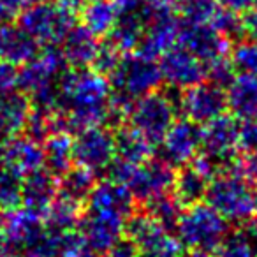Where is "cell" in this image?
Returning <instances> with one entry per match:
<instances>
[{
    "label": "cell",
    "mask_w": 257,
    "mask_h": 257,
    "mask_svg": "<svg viewBox=\"0 0 257 257\" xmlns=\"http://www.w3.org/2000/svg\"><path fill=\"white\" fill-rule=\"evenodd\" d=\"M175 229L183 248L192 255L211 257L227 238L229 222L208 203H196L180 213Z\"/></svg>",
    "instance_id": "obj_2"
},
{
    "label": "cell",
    "mask_w": 257,
    "mask_h": 257,
    "mask_svg": "<svg viewBox=\"0 0 257 257\" xmlns=\"http://www.w3.org/2000/svg\"><path fill=\"white\" fill-rule=\"evenodd\" d=\"M107 78L111 93L133 102L154 90H159L162 83L159 64H155L154 58L140 53H125Z\"/></svg>",
    "instance_id": "obj_5"
},
{
    "label": "cell",
    "mask_w": 257,
    "mask_h": 257,
    "mask_svg": "<svg viewBox=\"0 0 257 257\" xmlns=\"http://www.w3.org/2000/svg\"><path fill=\"white\" fill-rule=\"evenodd\" d=\"M44 168L53 176H60L72 166V138L69 133H53L43 141Z\"/></svg>",
    "instance_id": "obj_27"
},
{
    "label": "cell",
    "mask_w": 257,
    "mask_h": 257,
    "mask_svg": "<svg viewBox=\"0 0 257 257\" xmlns=\"http://www.w3.org/2000/svg\"><path fill=\"white\" fill-rule=\"evenodd\" d=\"M72 159L90 171H104L114 159V138L104 125L83 128L72 140Z\"/></svg>",
    "instance_id": "obj_11"
},
{
    "label": "cell",
    "mask_w": 257,
    "mask_h": 257,
    "mask_svg": "<svg viewBox=\"0 0 257 257\" xmlns=\"http://www.w3.org/2000/svg\"><path fill=\"white\" fill-rule=\"evenodd\" d=\"M231 64L238 74L257 76V41L238 39L231 48Z\"/></svg>",
    "instance_id": "obj_34"
},
{
    "label": "cell",
    "mask_w": 257,
    "mask_h": 257,
    "mask_svg": "<svg viewBox=\"0 0 257 257\" xmlns=\"http://www.w3.org/2000/svg\"><path fill=\"white\" fill-rule=\"evenodd\" d=\"M81 204L57 196L53 203H51L50 210L44 215V220H46L44 225H46V229L55 232L74 231L78 227L79 220H81Z\"/></svg>",
    "instance_id": "obj_31"
},
{
    "label": "cell",
    "mask_w": 257,
    "mask_h": 257,
    "mask_svg": "<svg viewBox=\"0 0 257 257\" xmlns=\"http://www.w3.org/2000/svg\"><path fill=\"white\" fill-rule=\"evenodd\" d=\"M217 257H257V252L253 248L246 232H229L227 238L220 245Z\"/></svg>",
    "instance_id": "obj_37"
},
{
    "label": "cell",
    "mask_w": 257,
    "mask_h": 257,
    "mask_svg": "<svg viewBox=\"0 0 257 257\" xmlns=\"http://www.w3.org/2000/svg\"><path fill=\"white\" fill-rule=\"evenodd\" d=\"M204 199L227 222H245L257 215V187L239 173L225 169L208 182Z\"/></svg>",
    "instance_id": "obj_3"
},
{
    "label": "cell",
    "mask_w": 257,
    "mask_h": 257,
    "mask_svg": "<svg viewBox=\"0 0 257 257\" xmlns=\"http://www.w3.org/2000/svg\"><path fill=\"white\" fill-rule=\"evenodd\" d=\"M201 133L199 123L189 118H176L166 136L162 138V157L171 166H185L199 154L201 150Z\"/></svg>",
    "instance_id": "obj_15"
},
{
    "label": "cell",
    "mask_w": 257,
    "mask_h": 257,
    "mask_svg": "<svg viewBox=\"0 0 257 257\" xmlns=\"http://www.w3.org/2000/svg\"><path fill=\"white\" fill-rule=\"evenodd\" d=\"M64 2H67V4L72 6V8H78V6L88 4V2H92V0H64Z\"/></svg>",
    "instance_id": "obj_50"
},
{
    "label": "cell",
    "mask_w": 257,
    "mask_h": 257,
    "mask_svg": "<svg viewBox=\"0 0 257 257\" xmlns=\"http://www.w3.org/2000/svg\"><path fill=\"white\" fill-rule=\"evenodd\" d=\"M180 25L182 22L173 11V6L152 4L150 16H148L143 37H141V43L136 51L143 57L155 60L164 51L175 46V43L178 41Z\"/></svg>",
    "instance_id": "obj_9"
},
{
    "label": "cell",
    "mask_w": 257,
    "mask_h": 257,
    "mask_svg": "<svg viewBox=\"0 0 257 257\" xmlns=\"http://www.w3.org/2000/svg\"><path fill=\"white\" fill-rule=\"evenodd\" d=\"M30 111L32 102L27 93L13 90L0 97V133L4 134L6 140L25 131Z\"/></svg>",
    "instance_id": "obj_25"
},
{
    "label": "cell",
    "mask_w": 257,
    "mask_h": 257,
    "mask_svg": "<svg viewBox=\"0 0 257 257\" xmlns=\"http://www.w3.org/2000/svg\"><path fill=\"white\" fill-rule=\"evenodd\" d=\"M95 173L83 166L69 168L64 175H60L58 180V196L65 197L69 201H74L78 204H83L88 199L90 192L95 187Z\"/></svg>",
    "instance_id": "obj_29"
},
{
    "label": "cell",
    "mask_w": 257,
    "mask_h": 257,
    "mask_svg": "<svg viewBox=\"0 0 257 257\" xmlns=\"http://www.w3.org/2000/svg\"><path fill=\"white\" fill-rule=\"evenodd\" d=\"M104 257H140V253H138L136 246L125 238V241L120 239L116 245L111 246V248L104 253Z\"/></svg>",
    "instance_id": "obj_43"
},
{
    "label": "cell",
    "mask_w": 257,
    "mask_h": 257,
    "mask_svg": "<svg viewBox=\"0 0 257 257\" xmlns=\"http://www.w3.org/2000/svg\"><path fill=\"white\" fill-rule=\"evenodd\" d=\"M217 2L220 8L234 11V13H238V15L248 11V9L253 8V4H255V0H217Z\"/></svg>",
    "instance_id": "obj_45"
},
{
    "label": "cell",
    "mask_w": 257,
    "mask_h": 257,
    "mask_svg": "<svg viewBox=\"0 0 257 257\" xmlns=\"http://www.w3.org/2000/svg\"><path fill=\"white\" fill-rule=\"evenodd\" d=\"M239 148L246 154L257 152V120L243 121V127H239Z\"/></svg>",
    "instance_id": "obj_42"
},
{
    "label": "cell",
    "mask_w": 257,
    "mask_h": 257,
    "mask_svg": "<svg viewBox=\"0 0 257 257\" xmlns=\"http://www.w3.org/2000/svg\"><path fill=\"white\" fill-rule=\"evenodd\" d=\"M23 178L0 162V210L13 211L22 206Z\"/></svg>",
    "instance_id": "obj_33"
},
{
    "label": "cell",
    "mask_w": 257,
    "mask_h": 257,
    "mask_svg": "<svg viewBox=\"0 0 257 257\" xmlns=\"http://www.w3.org/2000/svg\"><path fill=\"white\" fill-rule=\"evenodd\" d=\"M58 196V182L46 169H37L22 182V206L27 211L44 218L51 203Z\"/></svg>",
    "instance_id": "obj_19"
},
{
    "label": "cell",
    "mask_w": 257,
    "mask_h": 257,
    "mask_svg": "<svg viewBox=\"0 0 257 257\" xmlns=\"http://www.w3.org/2000/svg\"><path fill=\"white\" fill-rule=\"evenodd\" d=\"M44 231H46V225L43 224V218L27 211L25 208L22 210L16 208L13 211H8L6 215L0 238L25 252L32 243H36L43 236Z\"/></svg>",
    "instance_id": "obj_20"
},
{
    "label": "cell",
    "mask_w": 257,
    "mask_h": 257,
    "mask_svg": "<svg viewBox=\"0 0 257 257\" xmlns=\"http://www.w3.org/2000/svg\"><path fill=\"white\" fill-rule=\"evenodd\" d=\"M86 201H88V210H109L128 217L134 211L136 199L127 189V185L113 180H102L95 183Z\"/></svg>",
    "instance_id": "obj_22"
},
{
    "label": "cell",
    "mask_w": 257,
    "mask_h": 257,
    "mask_svg": "<svg viewBox=\"0 0 257 257\" xmlns=\"http://www.w3.org/2000/svg\"><path fill=\"white\" fill-rule=\"evenodd\" d=\"M113 138L114 157L120 159V161L131 162V164H143L148 159H152L154 145L133 125L121 123Z\"/></svg>",
    "instance_id": "obj_26"
},
{
    "label": "cell",
    "mask_w": 257,
    "mask_h": 257,
    "mask_svg": "<svg viewBox=\"0 0 257 257\" xmlns=\"http://www.w3.org/2000/svg\"><path fill=\"white\" fill-rule=\"evenodd\" d=\"M241 23H243V36H248L250 39L257 41V6L243 13Z\"/></svg>",
    "instance_id": "obj_44"
},
{
    "label": "cell",
    "mask_w": 257,
    "mask_h": 257,
    "mask_svg": "<svg viewBox=\"0 0 257 257\" xmlns=\"http://www.w3.org/2000/svg\"><path fill=\"white\" fill-rule=\"evenodd\" d=\"M99 255H100V253L93 252L92 248H88V246L85 245V246H83V248H81V252H79L76 257H99Z\"/></svg>",
    "instance_id": "obj_48"
},
{
    "label": "cell",
    "mask_w": 257,
    "mask_h": 257,
    "mask_svg": "<svg viewBox=\"0 0 257 257\" xmlns=\"http://www.w3.org/2000/svg\"><path fill=\"white\" fill-rule=\"evenodd\" d=\"M147 204V213H150L155 220L159 222L161 225H164L166 229H175L176 222H178V217L182 213L183 206L176 201V197L173 194L166 192L161 194V196L150 199Z\"/></svg>",
    "instance_id": "obj_32"
},
{
    "label": "cell",
    "mask_w": 257,
    "mask_h": 257,
    "mask_svg": "<svg viewBox=\"0 0 257 257\" xmlns=\"http://www.w3.org/2000/svg\"><path fill=\"white\" fill-rule=\"evenodd\" d=\"M18 88V69L15 64L0 60V95Z\"/></svg>",
    "instance_id": "obj_41"
},
{
    "label": "cell",
    "mask_w": 257,
    "mask_h": 257,
    "mask_svg": "<svg viewBox=\"0 0 257 257\" xmlns=\"http://www.w3.org/2000/svg\"><path fill=\"white\" fill-rule=\"evenodd\" d=\"M178 106L189 120L204 125L227 111V97L224 88L210 81H201L185 88L178 99Z\"/></svg>",
    "instance_id": "obj_13"
},
{
    "label": "cell",
    "mask_w": 257,
    "mask_h": 257,
    "mask_svg": "<svg viewBox=\"0 0 257 257\" xmlns=\"http://www.w3.org/2000/svg\"><path fill=\"white\" fill-rule=\"evenodd\" d=\"M255 6H257V0H255Z\"/></svg>",
    "instance_id": "obj_53"
},
{
    "label": "cell",
    "mask_w": 257,
    "mask_h": 257,
    "mask_svg": "<svg viewBox=\"0 0 257 257\" xmlns=\"http://www.w3.org/2000/svg\"><path fill=\"white\" fill-rule=\"evenodd\" d=\"M4 140H6V138H4V134L0 133V147H2V143H4Z\"/></svg>",
    "instance_id": "obj_52"
},
{
    "label": "cell",
    "mask_w": 257,
    "mask_h": 257,
    "mask_svg": "<svg viewBox=\"0 0 257 257\" xmlns=\"http://www.w3.org/2000/svg\"><path fill=\"white\" fill-rule=\"evenodd\" d=\"M150 4H157V6H173L176 4V0H147Z\"/></svg>",
    "instance_id": "obj_49"
},
{
    "label": "cell",
    "mask_w": 257,
    "mask_h": 257,
    "mask_svg": "<svg viewBox=\"0 0 257 257\" xmlns=\"http://www.w3.org/2000/svg\"><path fill=\"white\" fill-rule=\"evenodd\" d=\"M231 171L239 173L241 176H245L250 183L257 187V152H252V154H246L245 157L234 159V161L229 164Z\"/></svg>",
    "instance_id": "obj_40"
},
{
    "label": "cell",
    "mask_w": 257,
    "mask_h": 257,
    "mask_svg": "<svg viewBox=\"0 0 257 257\" xmlns=\"http://www.w3.org/2000/svg\"><path fill=\"white\" fill-rule=\"evenodd\" d=\"M76 11L67 2H39L27 6L20 13L18 25L39 44H58L76 25Z\"/></svg>",
    "instance_id": "obj_4"
},
{
    "label": "cell",
    "mask_w": 257,
    "mask_h": 257,
    "mask_svg": "<svg viewBox=\"0 0 257 257\" xmlns=\"http://www.w3.org/2000/svg\"><path fill=\"white\" fill-rule=\"evenodd\" d=\"M192 257H197V255H192Z\"/></svg>",
    "instance_id": "obj_54"
},
{
    "label": "cell",
    "mask_w": 257,
    "mask_h": 257,
    "mask_svg": "<svg viewBox=\"0 0 257 257\" xmlns=\"http://www.w3.org/2000/svg\"><path fill=\"white\" fill-rule=\"evenodd\" d=\"M159 69L162 79L171 88L178 90L194 86L206 78V64H203L199 58L182 46H173L164 51L161 55Z\"/></svg>",
    "instance_id": "obj_16"
},
{
    "label": "cell",
    "mask_w": 257,
    "mask_h": 257,
    "mask_svg": "<svg viewBox=\"0 0 257 257\" xmlns=\"http://www.w3.org/2000/svg\"><path fill=\"white\" fill-rule=\"evenodd\" d=\"M78 231L86 246L97 253H106L125 236V217L109 210H86Z\"/></svg>",
    "instance_id": "obj_10"
},
{
    "label": "cell",
    "mask_w": 257,
    "mask_h": 257,
    "mask_svg": "<svg viewBox=\"0 0 257 257\" xmlns=\"http://www.w3.org/2000/svg\"><path fill=\"white\" fill-rule=\"evenodd\" d=\"M81 20L93 36H107L118 20V8L113 0H92L81 9Z\"/></svg>",
    "instance_id": "obj_30"
},
{
    "label": "cell",
    "mask_w": 257,
    "mask_h": 257,
    "mask_svg": "<svg viewBox=\"0 0 257 257\" xmlns=\"http://www.w3.org/2000/svg\"><path fill=\"white\" fill-rule=\"evenodd\" d=\"M0 162L23 178L44 168L43 147L29 136L8 138V141L0 147Z\"/></svg>",
    "instance_id": "obj_18"
},
{
    "label": "cell",
    "mask_w": 257,
    "mask_h": 257,
    "mask_svg": "<svg viewBox=\"0 0 257 257\" xmlns=\"http://www.w3.org/2000/svg\"><path fill=\"white\" fill-rule=\"evenodd\" d=\"M99 48L97 36H93L85 25H74L62 39V55L71 67H90Z\"/></svg>",
    "instance_id": "obj_24"
},
{
    "label": "cell",
    "mask_w": 257,
    "mask_h": 257,
    "mask_svg": "<svg viewBox=\"0 0 257 257\" xmlns=\"http://www.w3.org/2000/svg\"><path fill=\"white\" fill-rule=\"evenodd\" d=\"M180 46L199 58L203 64L225 57L229 50V39L213 29L210 23L182 22L178 34Z\"/></svg>",
    "instance_id": "obj_17"
},
{
    "label": "cell",
    "mask_w": 257,
    "mask_h": 257,
    "mask_svg": "<svg viewBox=\"0 0 257 257\" xmlns=\"http://www.w3.org/2000/svg\"><path fill=\"white\" fill-rule=\"evenodd\" d=\"M125 236L140 257H183V245L150 213H131L125 220Z\"/></svg>",
    "instance_id": "obj_6"
},
{
    "label": "cell",
    "mask_w": 257,
    "mask_h": 257,
    "mask_svg": "<svg viewBox=\"0 0 257 257\" xmlns=\"http://www.w3.org/2000/svg\"><path fill=\"white\" fill-rule=\"evenodd\" d=\"M65 64L67 62L57 44H44L43 51H37L36 57L18 71V88L30 97L57 85L58 76L65 71Z\"/></svg>",
    "instance_id": "obj_8"
},
{
    "label": "cell",
    "mask_w": 257,
    "mask_h": 257,
    "mask_svg": "<svg viewBox=\"0 0 257 257\" xmlns=\"http://www.w3.org/2000/svg\"><path fill=\"white\" fill-rule=\"evenodd\" d=\"M176 4L187 23H210L218 8L217 0H176Z\"/></svg>",
    "instance_id": "obj_35"
},
{
    "label": "cell",
    "mask_w": 257,
    "mask_h": 257,
    "mask_svg": "<svg viewBox=\"0 0 257 257\" xmlns=\"http://www.w3.org/2000/svg\"><path fill=\"white\" fill-rule=\"evenodd\" d=\"M176 100L162 90H154L134 100L128 120L152 145H159L176 120Z\"/></svg>",
    "instance_id": "obj_7"
},
{
    "label": "cell",
    "mask_w": 257,
    "mask_h": 257,
    "mask_svg": "<svg viewBox=\"0 0 257 257\" xmlns=\"http://www.w3.org/2000/svg\"><path fill=\"white\" fill-rule=\"evenodd\" d=\"M175 175V166L166 162L164 159H148L147 162L134 168L125 185L131 190L134 199L148 203L150 199L173 189Z\"/></svg>",
    "instance_id": "obj_14"
},
{
    "label": "cell",
    "mask_w": 257,
    "mask_h": 257,
    "mask_svg": "<svg viewBox=\"0 0 257 257\" xmlns=\"http://www.w3.org/2000/svg\"><path fill=\"white\" fill-rule=\"evenodd\" d=\"M206 78L210 79V83L220 86V88H227L232 83V79L236 78V71L232 67L231 60H227L225 57L217 58V60L206 64Z\"/></svg>",
    "instance_id": "obj_39"
},
{
    "label": "cell",
    "mask_w": 257,
    "mask_h": 257,
    "mask_svg": "<svg viewBox=\"0 0 257 257\" xmlns=\"http://www.w3.org/2000/svg\"><path fill=\"white\" fill-rule=\"evenodd\" d=\"M9 18H13L11 13H9V11H8V8H6L4 0H0V25L8 22Z\"/></svg>",
    "instance_id": "obj_47"
},
{
    "label": "cell",
    "mask_w": 257,
    "mask_h": 257,
    "mask_svg": "<svg viewBox=\"0 0 257 257\" xmlns=\"http://www.w3.org/2000/svg\"><path fill=\"white\" fill-rule=\"evenodd\" d=\"M210 25L213 27L217 32H220L225 39H241L243 36V23L241 16L234 11H229L225 8H217L215 15L211 16Z\"/></svg>",
    "instance_id": "obj_36"
},
{
    "label": "cell",
    "mask_w": 257,
    "mask_h": 257,
    "mask_svg": "<svg viewBox=\"0 0 257 257\" xmlns=\"http://www.w3.org/2000/svg\"><path fill=\"white\" fill-rule=\"evenodd\" d=\"M39 51V43L20 25L2 23L0 25V60L23 65L32 60Z\"/></svg>",
    "instance_id": "obj_21"
},
{
    "label": "cell",
    "mask_w": 257,
    "mask_h": 257,
    "mask_svg": "<svg viewBox=\"0 0 257 257\" xmlns=\"http://www.w3.org/2000/svg\"><path fill=\"white\" fill-rule=\"evenodd\" d=\"M210 180L204 178L201 173H197L192 166H182L178 173L175 175L173 182V196L176 197L182 206H192L196 203H201L204 199V194L208 189Z\"/></svg>",
    "instance_id": "obj_28"
},
{
    "label": "cell",
    "mask_w": 257,
    "mask_h": 257,
    "mask_svg": "<svg viewBox=\"0 0 257 257\" xmlns=\"http://www.w3.org/2000/svg\"><path fill=\"white\" fill-rule=\"evenodd\" d=\"M58 106L67 118L69 133L104 125L109 113L111 86L106 76L88 67L65 69L58 76Z\"/></svg>",
    "instance_id": "obj_1"
},
{
    "label": "cell",
    "mask_w": 257,
    "mask_h": 257,
    "mask_svg": "<svg viewBox=\"0 0 257 257\" xmlns=\"http://www.w3.org/2000/svg\"><path fill=\"white\" fill-rule=\"evenodd\" d=\"M248 238H250V241H252V245H253V248H255V252H257V217H252L250 218V224H248Z\"/></svg>",
    "instance_id": "obj_46"
},
{
    "label": "cell",
    "mask_w": 257,
    "mask_h": 257,
    "mask_svg": "<svg viewBox=\"0 0 257 257\" xmlns=\"http://www.w3.org/2000/svg\"><path fill=\"white\" fill-rule=\"evenodd\" d=\"M39 2H46V0H25L27 6H32V4H39Z\"/></svg>",
    "instance_id": "obj_51"
},
{
    "label": "cell",
    "mask_w": 257,
    "mask_h": 257,
    "mask_svg": "<svg viewBox=\"0 0 257 257\" xmlns=\"http://www.w3.org/2000/svg\"><path fill=\"white\" fill-rule=\"evenodd\" d=\"M239 148V125L234 116L222 114L215 120L204 123L201 133V154L208 155L227 168L236 159Z\"/></svg>",
    "instance_id": "obj_12"
},
{
    "label": "cell",
    "mask_w": 257,
    "mask_h": 257,
    "mask_svg": "<svg viewBox=\"0 0 257 257\" xmlns=\"http://www.w3.org/2000/svg\"><path fill=\"white\" fill-rule=\"evenodd\" d=\"M227 109L236 120H257V76L239 74L227 86Z\"/></svg>",
    "instance_id": "obj_23"
},
{
    "label": "cell",
    "mask_w": 257,
    "mask_h": 257,
    "mask_svg": "<svg viewBox=\"0 0 257 257\" xmlns=\"http://www.w3.org/2000/svg\"><path fill=\"white\" fill-rule=\"evenodd\" d=\"M121 57H123V53L109 39H106L104 43H99L97 53L93 57L90 67H92V71L99 72V74L109 76L113 72V69L118 65V62L121 60Z\"/></svg>",
    "instance_id": "obj_38"
}]
</instances>
